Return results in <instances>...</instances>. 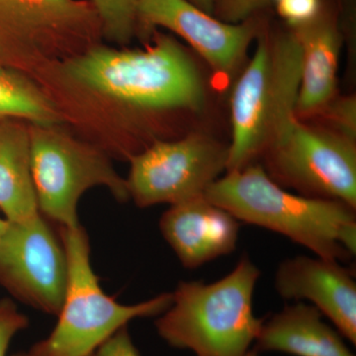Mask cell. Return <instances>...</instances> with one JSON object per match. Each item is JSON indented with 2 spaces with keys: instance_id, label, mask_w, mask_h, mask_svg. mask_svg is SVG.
<instances>
[{
  "instance_id": "obj_16",
  "label": "cell",
  "mask_w": 356,
  "mask_h": 356,
  "mask_svg": "<svg viewBox=\"0 0 356 356\" xmlns=\"http://www.w3.org/2000/svg\"><path fill=\"white\" fill-rule=\"evenodd\" d=\"M0 211L10 222L41 214L32 177L29 124L26 122H0Z\"/></svg>"
},
{
  "instance_id": "obj_25",
  "label": "cell",
  "mask_w": 356,
  "mask_h": 356,
  "mask_svg": "<svg viewBox=\"0 0 356 356\" xmlns=\"http://www.w3.org/2000/svg\"><path fill=\"white\" fill-rule=\"evenodd\" d=\"M7 225H8V221H7L6 218L0 216V238L3 235L4 231L7 228Z\"/></svg>"
},
{
  "instance_id": "obj_14",
  "label": "cell",
  "mask_w": 356,
  "mask_h": 356,
  "mask_svg": "<svg viewBox=\"0 0 356 356\" xmlns=\"http://www.w3.org/2000/svg\"><path fill=\"white\" fill-rule=\"evenodd\" d=\"M301 50V81L296 116L300 120L322 114L336 97L343 37L337 21L321 11L305 24L290 27Z\"/></svg>"
},
{
  "instance_id": "obj_21",
  "label": "cell",
  "mask_w": 356,
  "mask_h": 356,
  "mask_svg": "<svg viewBox=\"0 0 356 356\" xmlns=\"http://www.w3.org/2000/svg\"><path fill=\"white\" fill-rule=\"evenodd\" d=\"M270 0H215L214 15L228 23H242Z\"/></svg>"
},
{
  "instance_id": "obj_18",
  "label": "cell",
  "mask_w": 356,
  "mask_h": 356,
  "mask_svg": "<svg viewBox=\"0 0 356 356\" xmlns=\"http://www.w3.org/2000/svg\"><path fill=\"white\" fill-rule=\"evenodd\" d=\"M102 26V39L126 47L137 33V11L140 0H89Z\"/></svg>"
},
{
  "instance_id": "obj_28",
  "label": "cell",
  "mask_w": 356,
  "mask_h": 356,
  "mask_svg": "<svg viewBox=\"0 0 356 356\" xmlns=\"http://www.w3.org/2000/svg\"><path fill=\"white\" fill-rule=\"evenodd\" d=\"M270 1H271V0H270ZM274 1L277 2V1H280V0H274Z\"/></svg>"
},
{
  "instance_id": "obj_20",
  "label": "cell",
  "mask_w": 356,
  "mask_h": 356,
  "mask_svg": "<svg viewBox=\"0 0 356 356\" xmlns=\"http://www.w3.org/2000/svg\"><path fill=\"white\" fill-rule=\"evenodd\" d=\"M29 325V320L11 300H0V356H6L11 341Z\"/></svg>"
},
{
  "instance_id": "obj_4",
  "label": "cell",
  "mask_w": 356,
  "mask_h": 356,
  "mask_svg": "<svg viewBox=\"0 0 356 356\" xmlns=\"http://www.w3.org/2000/svg\"><path fill=\"white\" fill-rule=\"evenodd\" d=\"M231 96L227 172L257 163L296 116L301 50L291 30L257 37Z\"/></svg>"
},
{
  "instance_id": "obj_17",
  "label": "cell",
  "mask_w": 356,
  "mask_h": 356,
  "mask_svg": "<svg viewBox=\"0 0 356 356\" xmlns=\"http://www.w3.org/2000/svg\"><path fill=\"white\" fill-rule=\"evenodd\" d=\"M65 124L56 103L32 76L0 64V122Z\"/></svg>"
},
{
  "instance_id": "obj_10",
  "label": "cell",
  "mask_w": 356,
  "mask_h": 356,
  "mask_svg": "<svg viewBox=\"0 0 356 356\" xmlns=\"http://www.w3.org/2000/svg\"><path fill=\"white\" fill-rule=\"evenodd\" d=\"M67 283L64 245L46 218L8 221L0 238V284L23 303L58 315Z\"/></svg>"
},
{
  "instance_id": "obj_15",
  "label": "cell",
  "mask_w": 356,
  "mask_h": 356,
  "mask_svg": "<svg viewBox=\"0 0 356 356\" xmlns=\"http://www.w3.org/2000/svg\"><path fill=\"white\" fill-rule=\"evenodd\" d=\"M313 305L296 302L264 318L254 350L293 356H355Z\"/></svg>"
},
{
  "instance_id": "obj_1",
  "label": "cell",
  "mask_w": 356,
  "mask_h": 356,
  "mask_svg": "<svg viewBox=\"0 0 356 356\" xmlns=\"http://www.w3.org/2000/svg\"><path fill=\"white\" fill-rule=\"evenodd\" d=\"M36 81L49 96L86 93L138 113H194L202 111L206 102L197 65L165 33H156L144 49L95 44L44 70Z\"/></svg>"
},
{
  "instance_id": "obj_2",
  "label": "cell",
  "mask_w": 356,
  "mask_h": 356,
  "mask_svg": "<svg viewBox=\"0 0 356 356\" xmlns=\"http://www.w3.org/2000/svg\"><path fill=\"white\" fill-rule=\"evenodd\" d=\"M259 277V267L245 255L215 282L181 281L154 323L159 336L196 356H247L264 322L254 312Z\"/></svg>"
},
{
  "instance_id": "obj_3",
  "label": "cell",
  "mask_w": 356,
  "mask_h": 356,
  "mask_svg": "<svg viewBox=\"0 0 356 356\" xmlns=\"http://www.w3.org/2000/svg\"><path fill=\"white\" fill-rule=\"evenodd\" d=\"M205 197L238 221L284 236L316 257L339 262L353 259L339 236L344 226L356 222V209L339 201L292 193L273 181L261 163L225 173Z\"/></svg>"
},
{
  "instance_id": "obj_6",
  "label": "cell",
  "mask_w": 356,
  "mask_h": 356,
  "mask_svg": "<svg viewBox=\"0 0 356 356\" xmlns=\"http://www.w3.org/2000/svg\"><path fill=\"white\" fill-rule=\"evenodd\" d=\"M65 124H29L30 158L40 213L60 227L79 226L77 206L95 187H105L119 202L130 200L125 178L108 154L65 130Z\"/></svg>"
},
{
  "instance_id": "obj_8",
  "label": "cell",
  "mask_w": 356,
  "mask_h": 356,
  "mask_svg": "<svg viewBox=\"0 0 356 356\" xmlns=\"http://www.w3.org/2000/svg\"><path fill=\"white\" fill-rule=\"evenodd\" d=\"M261 158L264 170L280 186L356 209L355 140L297 117Z\"/></svg>"
},
{
  "instance_id": "obj_26",
  "label": "cell",
  "mask_w": 356,
  "mask_h": 356,
  "mask_svg": "<svg viewBox=\"0 0 356 356\" xmlns=\"http://www.w3.org/2000/svg\"><path fill=\"white\" fill-rule=\"evenodd\" d=\"M11 356H36L35 355H33L32 353H30V351H28V353H14V355Z\"/></svg>"
},
{
  "instance_id": "obj_27",
  "label": "cell",
  "mask_w": 356,
  "mask_h": 356,
  "mask_svg": "<svg viewBox=\"0 0 356 356\" xmlns=\"http://www.w3.org/2000/svg\"><path fill=\"white\" fill-rule=\"evenodd\" d=\"M247 356H259V353L252 348V350H250V353H248Z\"/></svg>"
},
{
  "instance_id": "obj_24",
  "label": "cell",
  "mask_w": 356,
  "mask_h": 356,
  "mask_svg": "<svg viewBox=\"0 0 356 356\" xmlns=\"http://www.w3.org/2000/svg\"><path fill=\"white\" fill-rule=\"evenodd\" d=\"M189 1L202 9L205 13L214 15L215 0H189Z\"/></svg>"
},
{
  "instance_id": "obj_7",
  "label": "cell",
  "mask_w": 356,
  "mask_h": 356,
  "mask_svg": "<svg viewBox=\"0 0 356 356\" xmlns=\"http://www.w3.org/2000/svg\"><path fill=\"white\" fill-rule=\"evenodd\" d=\"M89 0H0V58L34 77L102 43Z\"/></svg>"
},
{
  "instance_id": "obj_12",
  "label": "cell",
  "mask_w": 356,
  "mask_h": 356,
  "mask_svg": "<svg viewBox=\"0 0 356 356\" xmlns=\"http://www.w3.org/2000/svg\"><path fill=\"white\" fill-rule=\"evenodd\" d=\"M355 277L343 262L298 255L280 262L274 287L283 299L311 302L341 337L355 346Z\"/></svg>"
},
{
  "instance_id": "obj_9",
  "label": "cell",
  "mask_w": 356,
  "mask_h": 356,
  "mask_svg": "<svg viewBox=\"0 0 356 356\" xmlns=\"http://www.w3.org/2000/svg\"><path fill=\"white\" fill-rule=\"evenodd\" d=\"M228 145L203 134L156 140L128 159L129 199L140 208L175 205L205 196L227 172Z\"/></svg>"
},
{
  "instance_id": "obj_23",
  "label": "cell",
  "mask_w": 356,
  "mask_h": 356,
  "mask_svg": "<svg viewBox=\"0 0 356 356\" xmlns=\"http://www.w3.org/2000/svg\"><path fill=\"white\" fill-rule=\"evenodd\" d=\"M88 356H140L129 334L128 327H122L98 346Z\"/></svg>"
},
{
  "instance_id": "obj_13",
  "label": "cell",
  "mask_w": 356,
  "mask_h": 356,
  "mask_svg": "<svg viewBox=\"0 0 356 356\" xmlns=\"http://www.w3.org/2000/svg\"><path fill=\"white\" fill-rule=\"evenodd\" d=\"M241 222L205 196L170 206L159 229L180 264L196 269L235 252Z\"/></svg>"
},
{
  "instance_id": "obj_5",
  "label": "cell",
  "mask_w": 356,
  "mask_h": 356,
  "mask_svg": "<svg viewBox=\"0 0 356 356\" xmlns=\"http://www.w3.org/2000/svg\"><path fill=\"white\" fill-rule=\"evenodd\" d=\"M58 233L67 254V289L55 329L33 346V355L88 356L131 321L158 317L172 304V292L133 305L118 303L100 286L86 229L60 227Z\"/></svg>"
},
{
  "instance_id": "obj_22",
  "label": "cell",
  "mask_w": 356,
  "mask_h": 356,
  "mask_svg": "<svg viewBox=\"0 0 356 356\" xmlns=\"http://www.w3.org/2000/svg\"><path fill=\"white\" fill-rule=\"evenodd\" d=\"M277 11L290 27L305 24L322 11V0H280Z\"/></svg>"
},
{
  "instance_id": "obj_11",
  "label": "cell",
  "mask_w": 356,
  "mask_h": 356,
  "mask_svg": "<svg viewBox=\"0 0 356 356\" xmlns=\"http://www.w3.org/2000/svg\"><path fill=\"white\" fill-rule=\"evenodd\" d=\"M163 28L184 39L211 69L232 76L247 60L248 49L261 34L259 26L248 19L228 23L205 13L189 0H140L137 29Z\"/></svg>"
},
{
  "instance_id": "obj_19",
  "label": "cell",
  "mask_w": 356,
  "mask_h": 356,
  "mask_svg": "<svg viewBox=\"0 0 356 356\" xmlns=\"http://www.w3.org/2000/svg\"><path fill=\"white\" fill-rule=\"evenodd\" d=\"M321 115L325 117L332 131L356 140L355 95H337Z\"/></svg>"
}]
</instances>
